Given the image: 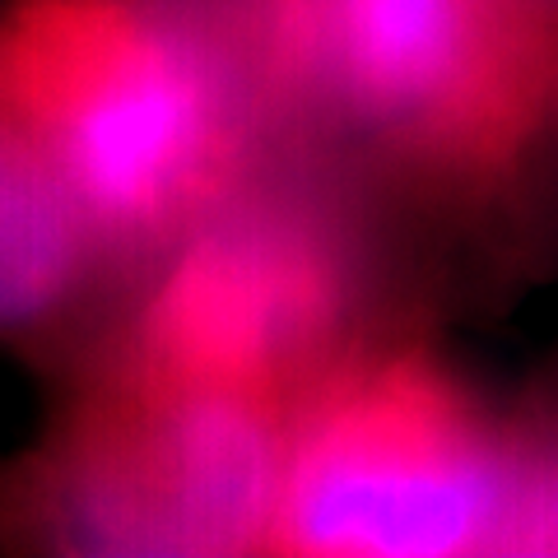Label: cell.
I'll return each mask as SVG.
<instances>
[{"instance_id":"1","label":"cell","mask_w":558,"mask_h":558,"mask_svg":"<svg viewBox=\"0 0 558 558\" xmlns=\"http://www.w3.org/2000/svg\"><path fill=\"white\" fill-rule=\"evenodd\" d=\"M0 80L108 256H159L275 126L223 0H14Z\"/></svg>"},{"instance_id":"2","label":"cell","mask_w":558,"mask_h":558,"mask_svg":"<svg viewBox=\"0 0 558 558\" xmlns=\"http://www.w3.org/2000/svg\"><path fill=\"white\" fill-rule=\"evenodd\" d=\"M279 121L396 168L498 191L558 117V0H223Z\"/></svg>"},{"instance_id":"3","label":"cell","mask_w":558,"mask_h":558,"mask_svg":"<svg viewBox=\"0 0 558 558\" xmlns=\"http://www.w3.org/2000/svg\"><path fill=\"white\" fill-rule=\"evenodd\" d=\"M299 400L117 359L14 484L65 554H260Z\"/></svg>"},{"instance_id":"4","label":"cell","mask_w":558,"mask_h":558,"mask_svg":"<svg viewBox=\"0 0 558 558\" xmlns=\"http://www.w3.org/2000/svg\"><path fill=\"white\" fill-rule=\"evenodd\" d=\"M508 470L512 424H494L438 359L349 349L293 410L266 549L322 558L494 554Z\"/></svg>"},{"instance_id":"5","label":"cell","mask_w":558,"mask_h":558,"mask_svg":"<svg viewBox=\"0 0 558 558\" xmlns=\"http://www.w3.org/2000/svg\"><path fill=\"white\" fill-rule=\"evenodd\" d=\"M359 242L317 191L247 172L159 252L121 359L215 387L303 400L349 349Z\"/></svg>"},{"instance_id":"6","label":"cell","mask_w":558,"mask_h":558,"mask_svg":"<svg viewBox=\"0 0 558 558\" xmlns=\"http://www.w3.org/2000/svg\"><path fill=\"white\" fill-rule=\"evenodd\" d=\"M102 260L108 247L0 80V340L61 336Z\"/></svg>"},{"instance_id":"7","label":"cell","mask_w":558,"mask_h":558,"mask_svg":"<svg viewBox=\"0 0 558 558\" xmlns=\"http://www.w3.org/2000/svg\"><path fill=\"white\" fill-rule=\"evenodd\" d=\"M549 149H558V117H554V126H549V135H545V145H539V154H549ZM535 154V159H539ZM535 168V163H531Z\"/></svg>"}]
</instances>
